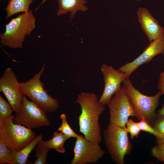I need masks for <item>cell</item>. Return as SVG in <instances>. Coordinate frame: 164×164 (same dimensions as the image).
<instances>
[{
    "mask_svg": "<svg viewBox=\"0 0 164 164\" xmlns=\"http://www.w3.org/2000/svg\"><path fill=\"white\" fill-rule=\"evenodd\" d=\"M75 103L80 105L81 110L77 118L79 132L86 139L99 144L102 136L99 119L105 110L104 105L100 103L97 95L93 93H81Z\"/></svg>",
    "mask_w": 164,
    "mask_h": 164,
    "instance_id": "6da1fadb",
    "label": "cell"
},
{
    "mask_svg": "<svg viewBox=\"0 0 164 164\" xmlns=\"http://www.w3.org/2000/svg\"><path fill=\"white\" fill-rule=\"evenodd\" d=\"M36 19L32 10L22 13L11 19L1 33V43L14 49L21 48L26 35L30 34L36 27Z\"/></svg>",
    "mask_w": 164,
    "mask_h": 164,
    "instance_id": "7a4b0ae2",
    "label": "cell"
},
{
    "mask_svg": "<svg viewBox=\"0 0 164 164\" xmlns=\"http://www.w3.org/2000/svg\"><path fill=\"white\" fill-rule=\"evenodd\" d=\"M121 88L128 96L133 106L135 116L139 121L144 118L152 124L157 119L156 109L159 104V99L162 94L161 91L152 96H148L141 93L133 85L129 77L123 82Z\"/></svg>",
    "mask_w": 164,
    "mask_h": 164,
    "instance_id": "3957f363",
    "label": "cell"
},
{
    "mask_svg": "<svg viewBox=\"0 0 164 164\" xmlns=\"http://www.w3.org/2000/svg\"><path fill=\"white\" fill-rule=\"evenodd\" d=\"M126 127L123 128L110 122L103 132L104 143L112 160L124 164L125 155L131 152L132 145Z\"/></svg>",
    "mask_w": 164,
    "mask_h": 164,
    "instance_id": "277c9868",
    "label": "cell"
},
{
    "mask_svg": "<svg viewBox=\"0 0 164 164\" xmlns=\"http://www.w3.org/2000/svg\"><path fill=\"white\" fill-rule=\"evenodd\" d=\"M45 66L43 65L38 73L29 80L20 83V86L24 96L28 97L31 101L47 113L56 111L59 105L58 101L49 94L41 81L40 77Z\"/></svg>",
    "mask_w": 164,
    "mask_h": 164,
    "instance_id": "5b68a950",
    "label": "cell"
},
{
    "mask_svg": "<svg viewBox=\"0 0 164 164\" xmlns=\"http://www.w3.org/2000/svg\"><path fill=\"white\" fill-rule=\"evenodd\" d=\"M14 117L13 115L5 119L0 128V141L12 152L20 151L36 137L31 129L13 123Z\"/></svg>",
    "mask_w": 164,
    "mask_h": 164,
    "instance_id": "8992f818",
    "label": "cell"
},
{
    "mask_svg": "<svg viewBox=\"0 0 164 164\" xmlns=\"http://www.w3.org/2000/svg\"><path fill=\"white\" fill-rule=\"evenodd\" d=\"M46 113L36 104L24 96L20 109L15 112L14 123L29 128H36L51 125Z\"/></svg>",
    "mask_w": 164,
    "mask_h": 164,
    "instance_id": "52a82bcc",
    "label": "cell"
},
{
    "mask_svg": "<svg viewBox=\"0 0 164 164\" xmlns=\"http://www.w3.org/2000/svg\"><path fill=\"white\" fill-rule=\"evenodd\" d=\"M107 105L109 109L110 122L120 127H126L129 117L135 116L133 106L122 88L112 96Z\"/></svg>",
    "mask_w": 164,
    "mask_h": 164,
    "instance_id": "ba28073f",
    "label": "cell"
},
{
    "mask_svg": "<svg viewBox=\"0 0 164 164\" xmlns=\"http://www.w3.org/2000/svg\"><path fill=\"white\" fill-rule=\"evenodd\" d=\"M76 139L70 164H94L103 157L105 152L99 144L86 139L82 135Z\"/></svg>",
    "mask_w": 164,
    "mask_h": 164,
    "instance_id": "9c48e42d",
    "label": "cell"
},
{
    "mask_svg": "<svg viewBox=\"0 0 164 164\" xmlns=\"http://www.w3.org/2000/svg\"><path fill=\"white\" fill-rule=\"evenodd\" d=\"M0 91L7 98L14 111L19 110L24 95L20 86V83L11 68H7L0 79Z\"/></svg>",
    "mask_w": 164,
    "mask_h": 164,
    "instance_id": "30bf717a",
    "label": "cell"
},
{
    "mask_svg": "<svg viewBox=\"0 0 164 164\" xmlns=\"http://www.w3.org/2000/svg\"><path fill=\"white\" fill-rule=\"evenodd\" d=\"M104 82V90L99 99L100 103L104 105L107 104L113 95L120 90L121 84L127 78L129 77L125 73L114 68L112 66L104 63L101 67Z\"/></svg>",
    "mask_w": 164,
    "mask_h": 164,
    "instance_id": "8fae6325",
    "label": "cell"
},
{
    "mask_svg": "<svg viewBox=\"0 0 164 164\" xmlns=\"http://www.w3.org/2000/svg\"><path fill=\"white\" fill-rule=\"evenodd\" d=\"M164 54V35L150 42L143 52L133 61L120 67L118 70L126 73L129 77L142 64L150 62L156 56Z\"/></svg>",
    "mask_w": 164,
    "mask_h": 164,
    "instance_id": "7c38bea8",
    "label": "cell"
},
{
    "mask_svg": "<svg viewBox=\"0 0 164 164\" xmlns=\"http://www.w3.org/2000/svg\"><path fill=\"white\" fill-rule=\"evenodd\" d=\"M138 21L149 42L156 39L164 35V29L152 16L149 10L139 8L137 11Z\"/></svg>",
    "mask_w": 164,
    "mask_h": 164,
    "instance_id": "4fadbf2b",
    "label": "cell"
},
{
    "mask_svg": "<svg viewBox=\"0 0 164 164\" xmlns=\"http://www.w3.org/2000/svg\"><path fill=\"white\" fill-rule=\"evenodd\" d=\"M46 0H43L41 4ZM58 4L56 13L59 16L70 12V22L72 20L76 13L79 11L84 12L88 9L85 5L86 0H56Z\"/></svg>",
    "mask_w": 164,
    "mask_h": 164,
    "instance_id": "5bb4252c",
    "label": "cell"
},
{
    "mask_svg": "<svg viewBox=\"0 0 164 164\" xmlns=\"http://www.w3.org/2000/svg\"><path fill=\"white\" fill-rule=\"evenodd\" d=\"M43 137V135L40 134L29 144L20 151L12 152L11 158V164L26 163L29 154Z\"/></svg>",
    "mask_w": 164,
    "mask_h": 164,
    "instance_id": "9a60e30c",
    "label": "cell"
},
{
    "mask_svg": "<svg viewBox=\"0 0 164 164\" xmlns=\"http://www.w3.org/2000/svg\"><path fill=\"white\" fill-rule=\"evenodd\" d=\"M33 1V0H10L5 9L6 12L5 19H7L18 13L28 12L29 6Z\"/></svg>",
    "mask_w": 164,
    "mask_h": 164,
    "instance_id": "2e32d148",
    "label": "cell"
},
{
    "mask_svg": "<svg viewBox=\"0 0 164 164\" xmlns=\"http://www.w3.org/2000/svg\"><path fill=\"white\" fill-rule=\"evenodd\" d=\"M70 138L69 136L60 132H55L51 139L48 141H43L45 145L50 150L54 149L59 153H63L66 151L64 146L65 142Z\"/></svg>",
    "mask_w": 164,
    "mask_h": 164,
    "instance_id": "e0dca14e",
    "label": "cell"
},
{
    "mask_svg": "<svg viewBox=\"0 0 164 164\" xmlns=\"http://www.w3.org/2000/svg\"><path fill=\"white\" fill-rule=\"evenodd\" d=\"M35 148V157L37 159L33 164H47L46 160L50 149L45 145L42 139L38 142Z\"/></svg>",
    "mask_w": 164,
    "mask_h": 164,
    "instance_id": "ac0fdd59",
    "label": "cell"
},
{
    "mask_svg": "<svg viewBox=\"0 0 164 164\" xmlns=\"http://www.w3.org/2000/svg\"><path fill=\"white\" fill-rule=\"evenodd\" d=\"M14 110L10 104L0 95V128H2L5 119L11 117Z\"/></svg>",
    "mask_w": 164,
    "mask_h": 164,
    "instance_id": "d6986e66",
    "label": "cell"
},
{
    "mask_svg": "<svg viewBox=\"0 0 164 164\" xmlns=\"http://www.w3.org/2000/svg\"><path fill=\"white\" fill-rule=\"evenodd\" d=\"M60 118L61 120L62 123L58 129V131L63 134L69 136L70 138H77L79 135L76 134L69 125L67 119L66 114H61L60 116Z\"/></svg>",
    "mask_w": 164,
    "mask_h": 164,
    "instance_id": "ffe728a7",
    "label": "cell"
},
{
    "mask_svg": "<svg viewBox=\"0 0 164 164\" xmlns=\"http://www.w3.org/2000/svg\"><path fill=\"white\" fill-rule=\"evenodd\" d=\"M152 126L158 132L159 137L156 139L157 144L164 142V116H158L152 124Z\"/></svg>",
    "mask_w": 164,
    "mask_h": 164,
    "instance_id": "44dd1931",
    "label": "cell"
},
{
    "mask_svg": "<svg viewBox=\"0 0 164 164\" xmlns=\"http://www.w3.org/2000/svg\"><path fill=\"white\" fill-rule=\"evenodd\" d=\"M12 152L2 141H0V164H11Z\"/></svg>",
    "mask_w": 164,
    "mask_h": 164,
    "instance_id": "7402d4cb",
    "label": "cell"
},
{
    "mask_svg": "<svg viewBox=\"0 0 164 164\" xmlns=\"http://www.w3.org/2000/svg\"><path fill=\"white\" fill-rule=\"evenodd\" d=\"M126 127L128 132L130 133L132 139H133L135 137H137L141 131L138 122H134L130 119H128L127 121Z\"/></svg>",
    "mask_w": 164,
    "mask_h": 164,
    "instance_id": "603a6c76",
    "label": "cell"
},
{
    "mask_svg": "<svg viewBox=\"0 0 164 164\" xmlns=\"http://www.w3.org/2000/svg\"><path fill=\"white\" fill-rule=\"evenodd\" d=\"M139 127L141 131L149 132L155 136L156 139L159 137V134L157 131L152 126L150 125L145 119L142 117V119L138 122Z\"/></svg>",
    "mask_w": 164,
    "mask_h": 164,
    "instance_id": "cb8c5ba5",
    "label": "cell"
},
{
    "mask_svg": "<svg viewBox=\"0 0 164 164\" xmlns=\"http://www.w3.org/2000/svg\"><path fill=\"white\" fill-rule=\"evenodd\" d=\"M151 153L158 161L164 162V142L153 147Z\"/></svg>",
    "mask_w": 164,
    "mask_h": 164,
    "instance_id": "d4e9b609",
    "label": "cell"
},
{
    "mask_svg": "<svg viewBox=\"0 0 164 164\" xmlns=\"http://www.w3.org/2000/svg\"><path fill=\"white\" fill-rule=\"evenodd\" d=\"M157 88L161 91L162 94H164V71L160 73Z\"/></svg>",
    "mask_w": 164,
    "mask_h": 164,
    "instance_id": "484cf974",
    "label": "cell"
},
{
    "mask_svg": "<svg viewBox=\"0 0 164 164\" xmlns=\"http://www.w3.org/2000/svg\"><path fill=\"white\" fill-rule=\"evenodd\" d=\"M156 114L157 117L164 116V104L162 108L158 111Z\"/></svg>",
    "mask_w": 164,
    "mask_h": 164,
    "instance_id": "4316f807",
    "label": "cell"
},
{
    "mask_svg": "<svg viewBox=\"0 0 164 164\" xmlns=\"http://www.w3.org/2000/svg\"><path fill=\"white\" fill-rule=\"evenodd\" d=\"M136 0L137 1H141V0Z\"/></svg>",
    "mask_w": 164,
    "mask_h": 164,
    "instance_id": "83f0119b",
    "label": "cell"
}]
</instances>
